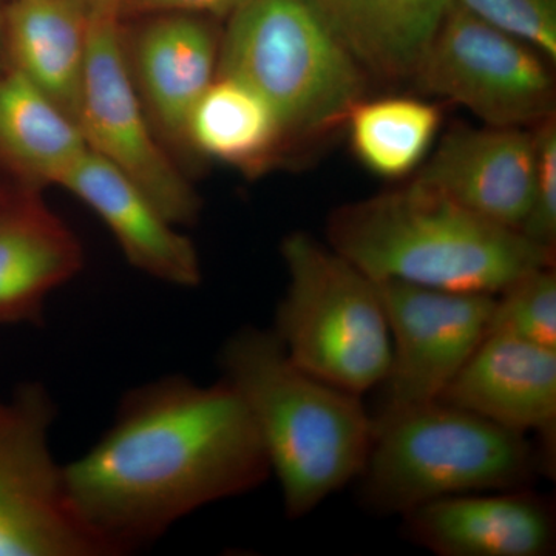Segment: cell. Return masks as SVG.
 <instances>
[{
    "instance_id": "d6986e66",
    "label": "cell",
    "mask_w": 556,
    "mask_h": 556,
    "mask_svg": "<svg viewBox=\"0 0 556 556\" xmlns=\"http://www.w3.org/2000/svg\"><path fill=\"white\" fill-rule=\"evenodd\" d=\"M87 148L78 124L16 70H0V178L43 192Z\"/></svg>"
},
{
    "instance_id": "7402d4cb",
    "label": "cell",
    "mask_w": 556,
    "mask_h": 556,
    "mask_svg": "<svg viewBox=\"0 0 556 556\" xmlns=\"http://www.w3.org/2000/svg\"><path fill=\"white\" fill-rule=\"evenodd\" d=\"M486 332L556 348L554 265L530 270L496 294Z\"/></svg>"
},
{
    "instance_id": "2e32d148",
    "label": "cell",
    "mask_w": 556,
    "mask_h": 556,
    "mask_svg": "<svg viewBox=\"0 0 556 556\" xmlns=\"http://www.w3.org/2000/svg\"><path fill=\"white\" fill-rule=\"evenodd\" d=\"M84 266L83 244L42 199L30 192L0 218V327L38 324L51 292Z\"/></svg>"
},
{
    "instance_id": "8992f818",
    "label": "cell",
    "mask_w": 556,
    "mask_h": 556,
    "mask_svg": "<svg viewBox=\"0 0 556 556\" xmlns=\"http://www.w3.org/2000/svg\"><path fill=\"white\" fill-rule=\"evenodd\" d=\"M288 288L270 328L294 364L365 396L386 379L391 334L378 283L309 233L281 243Z\"/></svg>"
},
{
    "instance_id": "30bf717a",
    "label": "cell",
    "mask_w": 556,
    "mask_h": 556,
    "mask_svg": "<svg viewBox=\"0 0 556 556\" xmlns=\"http://www.w3.org/2000/svg\"><path fill=\"white\" fill-rule=\"evenodd\" d=\"M376 283L391 334L390 368L371 413L382 417L441 399L484 339L496 295L399 280Z\"/></svg>"
},
{
    "instance_id": "44dd1931",
    "label": "cell",
    "mask_w": 556,
    "mask_h": 556,
    "mask_svg": "<svg viewBox=\"0 0 556 556\" xmlns=\"http://www.w3.org/2000/svg\"><path fill=\"white\" fill-rule=\"evenodd\" d=\"M441 123L437 105L407 97L361 100L345 121L356 159L390 179L412 174L426 160Z\"/></svg>"
},
{
    "instance_id": "52a82bcc",
    "label": "cell",
    "mask_w": 556,
    "mask_h": 556,
    "mask_svg": "<svg viewBox=\"0 0 556 556\" xmlns=\"http://www.w3.org/2000/svg\"><path fill=\"white\" fill-rule=\"evenodd\" d=\"M56 415L39 382L0 397V556H109L76 514L51 452Z\"/></svg>"
},
{
    "instance_id": "5b68a950",
    "label": "cell",
    "mask_w": 556,
    "mask_h": 556,
    "mask_svg": "<svg viewBox=\"0 0 556 556\" xmlns=\"http://www.w3.org/2000/svg\"><path fill=\"white\" fill-rule=\"evenodd\" d=\"M217 75L265 97L291 149L345 124L368 73L309 0H249L222 35Z\"/></svg>"
},
{
    "instance_id": "8fae6325",
    "label": "cell",
    "mask_w": 556,
    "mask_h": 556,
    "mask_svg": "<svg viewBox=\"0 0 556 556\" xmlns=\"http://www.w3.org/2000/svg\"><path fill=\"white\" fill-rule=\"evenodd\" d=\"M127 31L121 22L124 61L153 129L177 160L188 155L192 110L217 78L219 40L208 17L153 14Z\"/></svg>"
},
{
    "instance_id": "6da1fadb",
    "label": "cell",
    "mask_w": 556,
    "mask_h": 556,
    "mask_svg": "<svg viewBox=\"0 0 556 556\" xmlns=\"http://www.w3.org/2000/svg\"><path fill=\"white\" fill-rule=\"evenodd\" d=\"M268 457L239 394L172 375L131 388L84 455L64 464L76 514L109 556L155 543L200 508L268 481Z\"/></svg>"
},
{
    "instance_id": "277c9868",
    "label": "cell",
    "mask_w": 556,
    "mask_h": 556,
    "mask_svg": "<svg viewBox=\"0 0 556 556\" xmlns=\"http://www.w3.org/2000/svg\"><path fill=\"white\" fill-rule=\"evenodd\" d=\"M372 420L375 438L357 478L371 514L404 517L442 497L532 486L547 475L535 441L447 402Z\"/></svg>"
},
{
    "instance_id": "7a4b0ae2",
    "label": "cell",
    "mask_w": 556,
    "mask_h": 556,
    "mask_svg": "<svg viewBox=\"0 0 556 556\" xmlns=\"http://www.w3.org/2000/svg\"><path fill=\"white\" fill-rule=\"evenodd\" d=\"M218 364L254 422L288 518L306 517L358 478L375 438L364 396L300 368L273 329H237Z\"/></svg>"
},
{
    "instance_id": "cb8c5ba5",
    "label": "cell",
    "mask_w": 556,
    "mask_h": 556,
    "mask_svg": "<svg viewBox=\"0 0 556 556\" xmlns=\"http://www.w3.org/2000/svg\"><path fill=\"white\" fill-rule=\"evenodd\" d=\"M535 175L532 203L519 232L538 247H556V123L555 115L536 124Z\"/></svg>"
},
{
    "instance_id": "484cf974",
    "label": "cell",
    "mask_w": 556,
    "mask_h": 556,
    "mask_svg": "<svg viewBox=\"0 0 556 556\" xmlns=\"http://www.w3.org/2000/svg\"><path fill=\"white\" fill-rule=\"evenodd\" d=\"M30 192H36V190L22 189L20 186L0 178V218L5 217Z\"/></svg>"
},
{
    "instance_id": "d4e9b609",
    "label": "cell",
    "mask_w": 556,
    "mask_h": 556,
    "mask_svg": "<svg viewBox=\"0 0 556 556\" xmlns=\"http://www.w3.org/2000/svg\"><path fill=\"white\" fill-rule=\"evenodd\" d=\"M249 0H119L118 17H144L153 14H193L203 17H226L247 5Z\"/></svg>"
},
{
    "instance_id": "9c48e42d",
    "label": "cell",
    "mask_w": 556,
    "mask_h": 556,
    "mask_svg": "<svg viewBox=\"0 0 556 556\" xmlns=\"http://www.w3.org/2000/svg\"><path fill=\"white\" fill-rule=\"evenodd\" d=\"M547 60L522 40L452 3L413 79L489 127H526L554 115Z\"/></svg>"
},
{
    "instance_id": "ffe728a7",
    "label": "cell",
    "mask_w": 556,
    "mask_h": 556,
    "mask_svg": "<svg viewBox=\"0 0 556 556\" xmlns=\"http://www.w3.org/2000/svg\"><path fill=\"white\" fill-rule=\"evenodd\" d=\"M190 152L258 177L289 152L276 110L243 80L217 75L192 110Z\"/></svg>"
},
{
    "instance_id": "9a60e30c",
    "label": "cell",
    "mask_w": 556,
    "mask_h": 556,
    "mask_svg": "<svg viewBox=\"0 0 556 556\" xmlns=\"http://www.w3.org/2000/svg\"><path fill=\"white\" fill-rule=\"evenodd\" d=\"M58 186L100 217L134 268L172 287H199L203 273L192 240L108 161L87 149Z\"/></svg>"
},
{
    "instance_id": "ba28073f",
    "label": "cell",
    "mask_w": 556,
    "mask_h": 556,
    "mask_svg": "<svg viewBox=\"0 0 556 556\" xmlns=\"http://www.w3.org/2000/svg\"><path fill=\"white\" fill-rule=\"evenodd\" d=\"M87 148L138 186L175 226H190L201 214L192 182L163 144L142 108L113 13L90 14L89 53L78 115Z\"/></svg>"
},
{
    "instance_id": "5bb4252c",
    "label": "cell",
    "mask_w": 556,
    "mask_h": 556,
    "mask_svg": "<svg viewBox=\"0 0 556 556\" xmlns=\"http://www.w3.org/2000/svg\"><path fill=\"white\" fill-rule=\"evenodd\" d=\"M405 533L439 556H547L554 503L532 486L442 497L404 515Z\"/></svg>"
},
{
    "instance_id": "7c38bea8",
    "label": "cell",
    "mask_w": 556,
    "mask_h": 556,
    "mask_svg": "<svg viewBox=\"0 0 556 556\" xmlns=\"http://www.w3.org/2000/svg\"><path fill=\"white\" fill-rule=\"evenodd\" d=\"M439 401L535 434L546 473L556 452V348L486 332Z\"/></svg>"
},
{
    "instance_id": "e0dca14e",
    "label": "cell",
    "mask_w": 556,
    "mask_h": 556,
    "mask_svg": "<svg viewBox=\"0 0 556 556\" xmlns=\"http://www.w3.org/2000/svg\"><path fill=\"white\" fill-rule=\"evenodd\" d=\"M90 13L80 0H9L3 13L7 67L16 70L78 124Z\"/></svg>"
},
{
    "instance_id": "ac0fdd59",
    "label": "cell",
    "mask_w": 556,
    "mask_h": 556,
    "mask_svg": "<svg viewBox=\"0 0 556 556\" xmlns=\"http://www.w3.org/2000/svg\"><path fill=\"white\" fill-rule=\"evenodd\" d=\"M368 75L415 78L453 0H309Z\"/></svg>"
},
{
    "instance_id": "4fadbf2b",
    "label": "cell",
    "mask_w": 556,
    "mask_h": 556,
    "mask_svg": "<svg viewBox=\"0 0 556 556\" xmlns=\"http://www.w3.org/2000/svg\"><path fill=\"white\" fill-rule=\"evenodd\" d=\"M535 134L521 127H459L415 179L504 228L521 229L532 203Z\"/></svg>"
},
{
    "instance_id": "603a6c76",
    "label": "cell",
    "mask_w": 556,
    "mask_h": 556,
    "mask_svg": "<svg viewBox=\"0 0 556 556\" xmlns=\"http://www.w3.org/2000/svg\"><path fill=\"white\" fill-rule=\"evenodd\" d=\"M471 16L556 61V0H453Z\"/></svg>"
},
{
    "instance_id": "3957f363",
    "label": "cell",
    "mask_w": 556,
    "mask_h": 556,
    "mask_svg": "<svg viewBox=\"0 0 556 556\" xmlns=\"http://www.w3.org/2000/svg\"><path fill=\"white\" fill-rule=\"evenodd\" d=\"M328 244L372 280L500 294L555 252L413 181L346 204L328 218Z\"/></svg>"
},
{
    "instance_id": "4316f807",
    "label": "cell",
    "mask_w": 556,
    "mask_h": 556,
    "mask_svg": "<svg viewBox=\"0 0 556 556\" xmlns=\"http://www.w3.org/2000/svg\"><path fill=\"white\" fill-rule=\"evenodd\" d=\"M90 14L113 13L118 16L119 0H80Z\"/></svg>"
},
{
    "instance_id": "83f0119b",
    "label": "cell",
    "mask_w": 556,
    "mask_h": 556,
    "mask_svg": "<svg viewBox=\"0 0 556 556\" xmlns=\"http://www.w3.org/2000/svg\"><path fill=\"white\" fill-rule=\"evenodd\" d=\"M7 2L0 0V70L7 67L5 47H3V13H5Z\"/></svg>"
}]
</instances>
